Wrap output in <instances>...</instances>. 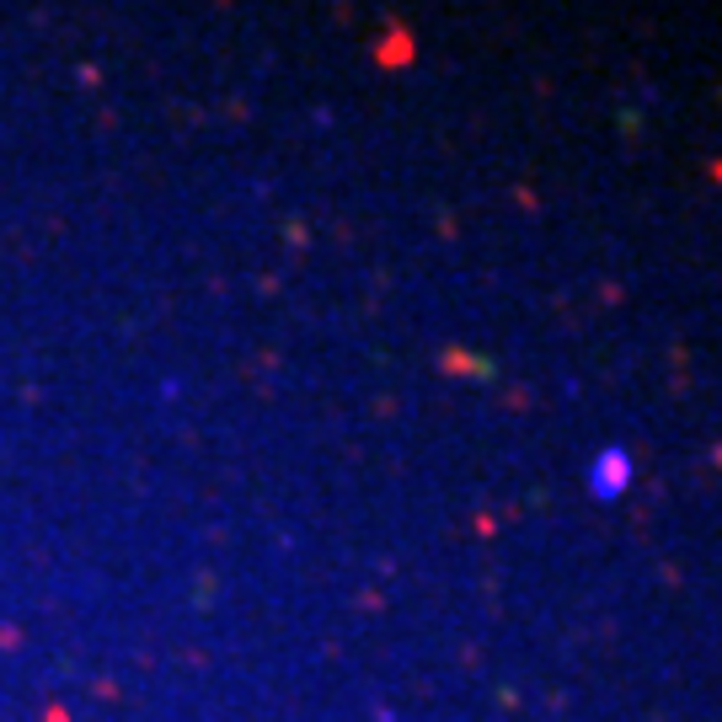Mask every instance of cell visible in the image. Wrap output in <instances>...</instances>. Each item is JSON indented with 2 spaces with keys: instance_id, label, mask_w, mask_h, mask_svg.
Instances as JSON below:
<instances>
[{
  "instance_id": "obj_1",
  "label": "cell",
  "mask_w": 722,
  "mask_h": 722,
  "mask_svg": "<svg viewBox=\"0 0 722 722\" xmlns=\"http://www.w3.org/2000/svg\"><path fill=\"white\" fill-rule=\"evenodd\" d=\"M627 481H632V455L610 445V450L600 455V466H594V492H600V498H621Z\"/></svg>"
}]
</instances>
